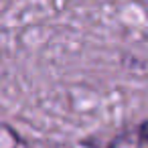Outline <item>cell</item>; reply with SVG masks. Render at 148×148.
Masks as SVG:
<instances>
[{"mask_svg":"<svg viewBox=\"0 0 148 148\" xmlns=\"http://www.w3.org/2000/svg\"><path fill=\"white\" fill-rule=\"evenodd\" d=\"M12 136H14V142H10V138H8V134L2 130V148H31L18 134H14L12 132Z\"/></svg>","mask_w":148,"mask_h":148,"instance_id":"cell-2","label":"cell"},{"mask_svg":"<svg viewBox=\"0 0 148 148\" xmlns=\"http://www.w3.org/2000/svg\"><path fill=\"white\" fill-rule=\"evenodd\" d=\"M108 148H148V118L134 128L120 132L108 144Z\"/></svg>","mask_w":148,"mask_h":148,"instance_id":"cell-1","label":"cell"}]
</instances>
